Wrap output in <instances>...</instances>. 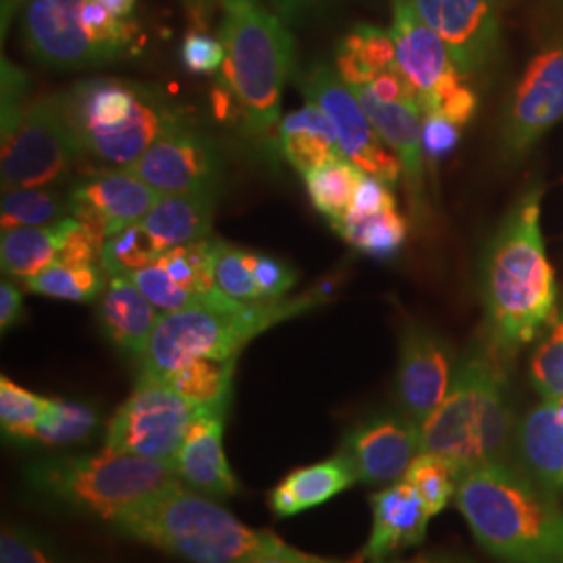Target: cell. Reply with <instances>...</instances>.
<instances>
[{
  "mask_svg": "<svg viewBox=\"0 0 563 563\" xmlns=\"http://www.w3.org/2000/svg\"><path fill=\"white\" fill-rule=\"evenodd\" d=\"M539 186L509 209L483 265L486 328L497 357L509 360L558 320V280L541 232Z\"/></svg>",
  "mask_w": 563,
  "mask_h": 563,
  "instance_id": "1",
  "label": "cell"
},
{
  "mask_svg": "<svg viewBox=\"0 0 563 563\" xmlns=\"http://www.w3.org/2000/svg\"><path fill=\"white\" fill-rule=\"evenodd\" d=\"M474 539L505 563H563V509L507 463L463 470L455 493Z\"/></svg>",
  "mask_w": 563,
  "mask_h": 563,
  "instance_id": "2",
  "label": "cell"
},
{
  "mask_svg": "<svg viewBox=\"0 0 563 563\" xmlns=\"http://www.w3.org/2000/svg\"><path fill=\"white\" fill-rule=\"evenodd\" d=\"M109 523L121 537L188 563H239L278 541L274 532L242 523L225 507L181 483L128 507Z\"/></svg>",
  "mask_w": 563,
  "mask_h": 563,
  "instance_id": "3",
  "label": "cell"
},
{
  "mask_svg": "<svg viewBox=\"0 0 563 563\" xmlns=\"http://www.w3.org/2000/svg\"><path fill=\"white\" fill-rule=\"evenodd\" d=\"M323 297V292H311L290 301L241 302L220 292L211 301L163 313L141 357V374L163 380L195 360L236 362L246 342L309 311Z\"/></svg>",
  "mask_w": 563,
  "mask_h": 563,
  "instance_id": "4",
  "label": "cell"
},
{
  "mask_svg": "<svg viewBox=\"0 0 563 563\" xmlns=\"http://www.w3.org/2000/svg\"><path fill=\"white\" fill-rule=\"evenodd\" d=\"M516 430L501 365L476 353L457 365L444 401L420 423V453H437L463 470L505 463Z\"/></svg>",
  "mask_w": 563,
  "mask_h": 563,
  "instance_id": "5",
  "label": "cell"
},
{
  "mask_svg": "<svg viewBox=\"0 0 563 563\" xmlns=\"http://www.w3.org/2000/svg\"><path fill=\"white\" fill-rule=\"evenodd\" d=\"M220 41L225 46L222 81L257 139L280 125L282 95L295 65L286 23L260 0H220Z\"/></svg>",
  "mask_w": 563,
  "mask_h": 563,
  "instance_id": "6",
  "label": "cell"
},
{
  "mask_svg": "<svg viewBox=\"0 0 563 563\" xmlns=\"http://www.w3.org/2000/svg\"><path fill=\"white\" fill-rule=\"evenodd\" d=\"M25 483L48 501L111 522L128 507L180 481L169 463L104 446L99 453L32 463L25 470Z\"/></svg>",
  "mask_w": 563,
  "mask_h": 563,
  "instance_id": "7",
  "label": "cell"
},
{
  "mask_svg": "<svg viewBox=\"0 0 563 563\" xmlns=\"http://www.w3.org/2000/svg\"><path fill=\"white\" fill-rule=\"evenodd\" d=\"M84 155L88 148L67 92L27 102L13 130L2 134V190L51 186L65 178Z\"/></svg>",
  "mask_w": 563,
  "mask_h": 563,
  "instance_id": "8",
  "label": "cell"
},
{
  "mask_svg": "<svg viewBox=\"0 0 563 563\" xmlns=\"http://www.w3.org/2000/svg\"><path fill=\"white\" fill-rule=\"evenodd\" d=\"M197 409L162 378L141 374L132 395L109 420L104 446L172 465Z\"/></svg>",
  "mask_w": 563,
  "mask_h": 563,
  "instance_id": "9",
  "label": "cell"
},
{
  "mask_svg": "<svg viewBox=\"0 0 563 563\" xmlns=\"http://www.w3.org/2000/svg\"><path fill=\"white\" fill-rule=\"evenodd\" d=\"M301 90L302 97L318 104L332 121L342 153L349 162L390 186L397 184L402 174L399 157L367 120L357 97L342 81L339 71L328 65H316L302 76Z\"/></svg>",
  "mask_w": 563,
  "mask_h": 563,
  "instance_id": "10",
  "label": "cell"
},
{
  "mask_svg": "<svg viewBox=\"0 0 563 563\" xmlns=\"http://www.w3.org/2000/svg\"><path fill=\"white\" fill-rule=\"evenodd\" d=\"M159 195H213L218 197L223 157L216 141L201 128L174 123L141 159L123 167Z\"/></svg>",
  "mask_w": 563,
  "mask_h": 563,
  "instance_id": "11",
  "label": "cell"
},
{
  "mask_svg": "<svg viewBox=\"0 0 563 563\" xmlns=\"http://www.w3.org/2000/svg\"><path fill=\"white\" fill-rule=\"evenodd\" d=\"M393 38L405 78L418 92L422 115L441 113L444 102L467 86L443 38L409 0H393Z\"/></svg>",
  "mask_w": 563,
  "mask_h": 563,
  "instance_id": "12",
  "label": "cell"
},
{
  "mask_svg": "<svg viewBox=\"0 0 563 563\" xmlns=\"http://www.w3.org/2000/svg\"><path fill=\"white\" fill-rule=\"evenodd\" d=\"M563 118V42L528 63L505 107L501 142L509 159H520Z\"/></svg>",
  "mask_w": 563,
  "mask_h": 563,
  "instance_id": "13",
  "label": "cell"
},
{
  "mask_svg": "<svg viewBox=\"0 0 563 563\" xmlns=\"http://www.w3.org/2000/svg\"><path fill=\"white\" fill-rule=\"evenodd\" d=\"M455 372L453 349L441 334L423 323L402 328L395 374V401L402 416L420 426L444 401Z\"/></svg>",
  "mask_w": 563,
  "mask_h": 563,
  "instance_id": "14",
  "label": "cell"
},
{
  "mask_svg": "<svg viewBox=\"0 0 563 563\" xmlns=\"http://www.w3.org/2000/svg\"><path fill=\"white\" fill-rule=\"evenodd\" d=\"M86 0H23L21 34L32 57L48 67L81 69L109 63L84 27Z\"/></svg>",
  "mask_w": 563,
  "mask_h": 563,
  "instance_id": "15",
  "label": "cell"
},
{
  "mask_svg": "<svg viewBox=\"0 0 563 563\" xmlns=\"http://www.w3.org/2000/svg\"><path fill=\"white\" fill-rule=\"evenodd\" d=\"M220 242L205 239L174 246L157 262L128 274V278L162 313L211 301L222 292L216 284Z\"/></svg>",
  "mask_w": 563,
  "mask_h": 563,
  "instance_id": "16",
  "label": "cell"
},
{
  "mask_svg": "<svg viewBox=\"0 0 563 563\" xmlns=\"http://www.w3.org/2000/svg\"><path fill=\"white\" fill-rule=\"evenodd\" d=\"M365 484L399 483L420 453V426L401 411L374 413L346 430L341 449Z\"/></svg>",
  "mask_w": 563,
  "mask_h": 563,
  "instance_id": "17",
  "label": "cell"
},
{
  "mask_svg": "<svg viewBox=\"0 0 563 563\" xmlns=\"http://www.w3.org/2000/svg\"><path fill=\"white\" fill-rule=\"evenodd\" d=\"M443 38L465 78L481 74L499 48L497 0H409Z\"/></svg>",
  "mask_w": 563,
  "mask_h": 563,
  "instance_id": "18",
  "label": "cell"
},
{
  "mask_svg": "<svg viewBox=\"0 0 563 563\" xmlns=\"http://www.w3.org/2000/svg\"><path fill=\"white\" fill-rule=\"evenodd\" d=\"M162 197L146 181L121 167L76 181L69 190L71 218L92 225L104 239L142 222Z\"/></svg>",
  "mask_w": 563,
  "mask_h": 563,
  "instance_id": "19",
  "label": "cell"
},
{
  "mask_svg": "<svg viewBox=\"0 0 563 563\" xmlns=\"http://www.w3.org/2000/svg\"><path fill=\"white\" fill-rule=\"evenodd\" d=\"M228 402L199 407L172 467L178 481L207 497H232L239 481L223 451V422Z\"/></svg>",
  "mask_w": 563,
  "mask_h": 563,
  "instance_id": "20",
  "label": "cell"
},
{
  "mask_svg": "<svg viewBox=\"0 0 563 563\" xmlns=\"http://www.w3.org/2000/svg\"><path fill=\"white\" fill-rule=\"evenodd\" d=\"M351 88V86H349ZM362 104L367 120L376 132L399 157L402 176L407 181L413 213L422 218L423 202V151H422V107L418 102H386L374 97L365 86L351 88Z\"/></svg>",
  "mask_w": 563,
  "mask_h": 563,
  "instance_id": "21",
  "label": "cell"
},
{
  "mask_svg": "<svg viewBox=\"0 0 563 563\" xmlns=\"http://www.w3.org/2000/svg\"><path fill=\"white\" fill-rule=\"evenodd\" d=\"M369 504L374 522L367 544L360 555L362 562H383L384 558L405 547L422 543L432 516L409 484L405 481L393 483L372 495Z\"/></svg>",
  "mask_w": 563,
  "mask_h": 563,
  "instance_id": "22",
  "label": "cell"
},
{
  "mask_svg": "<svg viewBox=\"0 0 563 563\" xmlns=\"http://www.w3.org/2000/svg\"><path fill=\"white\" fill-rule=\"evenodd\" d=\"M514 446L528 478L551 493L563 490V399H544L526 413Z\"/></svg>",
  "mask_w": 563,
  "mask_h": 563,
  "instance_id": "23",
  "label": "cell"
},
{
  "mask_svg": "<svg viewBox=\"0 0 563 563\" xmlns=\"http://www.w3.org/2000/svg\"><path fill=\"white\" fill-rule=\"evenodd\" d=\"M162 316L128 276H111L99 305V322L104 336L123 353L141 360Z\"/></svg>",
  "mask_w": 563,
  "mask_h": 563,
  "instance_id": "24",
  "label": "cell"
},
{
  "mask_svg": "<svg viewBox=\"0 0 563 563\" xmlns=\"http://www.w3.org/2000/svg\"><path fill=\"white\" fill-rule=\"evenodd\" d=\"M355 483L360 481L353 465L342 453H336L323 462L292 470L269 493L267 504L276 516L290 518L311 507L328 504Z\"/></svg>",
  "mask_w": 563,
  "mask_h": 563,
  "instance_id": "25",
  "label": "cell"
},
{
  "mask_svg": "<svg viewBox=\"0 0 563 563\" xmlns=\"http://www.w3.org/2000/svg\"><path fill=\"white\" fill-rule=\"evenodd\" d=\"M278 151L301 176L323 163L344 157L332 121L318 104L309 101L280 121Z\"/></svg>",
  "mask_w": 563,
  "mask_h": 563,
  "instance_id": "26",
  "label": "cell"
},
{
  "mask_svg": "<svg viewBox=\"0 0 563 563\" xmlns=\"http://www.w3.org/2000/svg\"><path fill=\"white\" fill-rule=\"evenodd\" d=\"M216 213L213 195H167L155 202L142 225L163 251L205 241Z\"/></svg>",
  "mask_w": 563,
  "mask_h": 563,
  "instance_id": "27",
  "label": "cell"
},
{
  "mask_svg": "<svg viewBox=\"0 0 563 563\" xmlns=\"http://www.w3.org/2000/svg\"><path fill=\"white\" fill-rule=\"evenodd\" d=\"M395 67H399V60L390 30L362 23L336 48V71L351 88L363 86Z\"/></svg>",
  "mask_w": 563,
  "mask_h": 563,
  "instance_id": "28",
  "label": "cell"
},
{
  "mask_svg": "<svg viewBox=\"0 0 563 563\" xmlns=\"http://www.w3.org/2000/svg\"><path fill=\"white\" fill-rule=\"evenodd\" d=\"M65 220L53 225L15 228V230L2 232V239H0L2 272L7 276L27 282L42 274L46 267L59 262Z\"/></svg>",
  "mask_w": 563,
  "mask_h": 563,
  "instance_id": "29",
  "label": "cell"
},
{
  "mask_svg": "<svg viewBox=\"0 0 563 563\" xmlns=\"http://www.w3.org/2000/svg\"><path fill=\"white\" fill-rule=\"evenodd\" d=\"M362 174V169L355 163L341 157L334 162L323 163L302 176L313 207L332 223L334 230L341 228L351 209Z\"/></svg>",
  "mask_w": 563,
  "mask_h": 563,
  "instance_id": "30",
  "label": "cell"
},
{
  "mask_svg": "<svg viewBox=\"0 0 563 563\" xmlns=\"http://www.w3.org/2000/svg\"><path fill=\"white\" fill-rule=\"evenodd\" d=\"M2 232L15 228H38L53 225L65 218H71L69 192L57 188H15L2 195Z\"/></svg>",
  "mask_w": 563,
  "mask_h": 563,
  "instance_id": "31",
  "label": "cell"
},
{
  "mask_svg": "<svg viewBox=\"0 0 563 563\" xmlns=\"http://www.w3.org/2000/svg\"><path fill=\"white\" fill-rule=\"evenodd\" d=\"M25 284L42 297L92 302L107 288V272L101 263H55Z\"/></svg>",
  "mask_w": 563,
  "mask_h": 563,
  "instance_id": "32",
  "label": "cell"
},
{
  "mask_svg": "<svg viewBox=\"0 0 563 563\" xmlns=\"http://www.w3.org/2000/svg\"><path fill=\"white\" fill-rule=\"evenodd\" d=\"M336 232L374 260H393L407 241V220L393 207L367 218H344Z\"/></svg>",
  "mask_w": 563,
  "mask_h": 563,
  "instance_id": "33",
  "label": "cell"
},
{
  "mask_svg": "<svg viewBox=\"0 0 563 563\" xmlns=\"http://www.w3.org/2000/svg\"><path fill=\"white\" fill-rule=\"evenodd\" d=\"M234 363L236 362L195 360V362L184 363L163 380L195 407L220 405L230 399Z\"/></svg>",
  "mask_w": 563,
  "mask_h": 563,
  "instance_id": "34",
  "label": "cell"
},
{
  "mask_svg": "<svg viewBox=\"0 0 563 563\" xmlns=\"http://www.w3.org/2000/svg\"><path fill=\"white\" fill-rule=\"evenodd\" d=\"M99 428V413L80 401L48 399L46 413L36 426L30 443L69 446L88 441Z\"/></svg>",
  "mask_w": 563,
  "mask_h": 563,
  "instance_id": "35",
  "label": "cell"
},
{
  "mask_svg": "<svg viewBox=\"0 0 563 563\" xmlns=\"http://www.w3.org/2000/svg\"><path fill=\"white\" fill-rule=\"evenodd\" d=\"M402 481L409 484L428 507L430 516H439L451 499H455L460 484V467L437 453H418L407 467Z\"/></svg>",
  "mask_w": 563,
  "mask_h": 563,
  "instance_id": "36",
  "label": "cell"
},
{
  "mask_svg": "<svg viewBox=\"0 0 563 563\" xmlns=\"http://www.w3.org/2000/svg\"><path fill=\"white\" fill-rule=\"evenodd\" d=\"M163 253L142 222L132 223L104 241L101 265L109 276H128L157 262Z\"/></svg>",
  "mask_w": 563,
  "mask_h": 563,
  "instance_id": "37",
  "label": "cell"
},
{
  "mask_svg": "<svg viewBox=\"0 0 563 563\" xmlns=\"http://www.w3.org/2000/svg\"><path fill=\"white\" fill-rule=\"evenodd\" d=\"M46 397L34 395L7 376L0 378V423L7 439L30 443L36 426L46 413Z\"/></svg>",
  "mask_w": 563,
  "mask_h": 563,
  "instance_id": "38",
  "label": "cell"
},
{
  "mask_svg": "<svg viewBox=\"0 0 563 563\" xmlns=\"http://www.w3.org/2000/svg\"><path fill=\"white\" fill-rule=\"evenodd\" d=\"M216 284L225 297L241 302H263L253 276V253L220 242L216 260Z\"/></svg>",
  "mask_w": 563,
  "mask_h": 563,
  "instance_id": "39",
  "label": "cell"
},
{
  "mask_svg": "<svg viewBox=\"0 0 563 563\" xmlns=\"http://www.w3.org/2000/svg\"><path fill=\"white\" fill-rule=\"evenodd\" d=\"M530 378L544 399H563V305L551 332L532 355Z\"/></svg>",
  "mask_w": 563,
  "mask_h": 563,
  "instance_id": "40",
  "label": "cell"
},
{
  "mask_svg": "<svg viewBox=\"0 0 563 563\" xmlns=\"http://www.w3.org/2000/svg\"><path fill=\"white\" fill-rule=\"evenodd\" d=\"M0 563H65L57 549L27 528L4 526L0 532Z\"/></svg>",
  "mask_w": 563,
  "mask_h": 563,
  "instance_id": "41",
  "label": "cell"
},
{
  "mask_svg": "<svg viewBox=\"0 0 563 563\" xmlns=\"http://www.w3.org/2000/svg\"><path fill=\"white\" fill-rule=\"evenodd\" d=\"M181 63L188 71L209 76L216 74L225 60V46L220 38H213L202 32H190L180 48Z\"/></svg>",
  "mask_w": 563,
  "mask_h": 563,
  "instance_id": "42",
  "label": "cell"
},
{
  "mask_svg": "<svg viewBox=\"0 0 563 563\" xmlns=\"http://www.w3.org/2000/svg\"><path fill=\"white\" fill-rule=\"evenodd\" d=\"M462 141V128L441 113H426L422 120L423 159L439 163L446 159Z\"/></svg>",
  "mask_w": 563,
  "mask_h": 563,
  "instance_id": "43",
  "label": "cell"
},
{
  "mask_svg": "<svg viewBox=\"0 0 563 563\" xmlns=\"http://www.w3.org/2000/svg\"><path fill=\"white\" fill-rule=\"evenodd\" d=\"M253 276L263 302L280 301L297 282V274L288 263L262 253H253Z\"/></svg>",
  "mask_w": 563,
  "mask_h": 563,
  "instance_id": "44",
  "label": "cell"
},
{
  "mask_svg": "<svg viewBox=\"0 0 563 563\" xmlns=\"http://www.w3.org/2000/svg\"><path fill=\"white\" fill-rule=\"evenodd\" d=\"M27 76L18 65L2 59V111H0V130L7 134L20 121L27 102Z\"/></svg>",
  "mask_w": 563,
  "mask_h": 563,
  "instance_id": "45",
  "label": "cell"
},
{
  "mask_svg": "<svg viewBox=\"0 0 563 563\" xmlns=\"http://www.w3.org/2000/svg\"><path fill=\"white\" fill-rule=\"evenodd\" d=\"M393 207H397V201L390 190V184L363 172L346 218H367Z\"/></svg>",
  "mask_w": 563,
  "mask_h": 563,
  "instance_id": "46",
  "label": "cell"
},
{
  "mask_svg": "<svg viewBox=\"0 0 563 563\" xmlns=\"http://www.w3.org/2000/svg\"><path fill=\"white\" fill-rule=\"evenodd\" d=\"M239 563H363L360 558L342 562V560H332V558H320V555H311V553H302L299 549L284 543L278 539L276 543L265 547L262 551L244 558Z\"/></svg>",
  "mask_w": 563,
  "mask_h": 563,
  "instance_id": "47",
  "label": "cell"
},
{
  "mask_svg": "<svg viewBox=\"0 0 563 563\" xmlns=\"http://www.w3.org/2000/svg\"><path fill=\"white\" fill-rule=\"evenodd\" d=\"M23 297L21 290L13 282L2 280L0 284V328L2 332L15 328L23 322Z\"/></svg>",
  "mask_w": 563,
  "mask_h": 563,
  "instance_id": "48",
  "label": "cell"
},
{
  "mask_svg": "<svg viewBox=\"0 0 563 563\" xmlns=\"http://www.w3.org/2000/svg\"><path fill=\"white\" fill-rule=\"evenodd\" d=\"M286 25L299 23L320 11L328 0H263Z\"/></svg>",
  "mask_w": 563,
  "mask_h": 563,
  "instance_id": "49",
  "label": "cell"
},
{
  "mask_svg": "<svg viewBox=\"0 0 563 563\" xmlns=\"http://www.w3.org/2000/svg\"><path fill=\"white\" fill-rule=\"evenodd\" d=\"M376 563H472L467 558L455 555V553H443V551H434V553H422L416 555L411 560H397V562H376Z\"/></svg>",
  "mask_w": 563,
  "mask_h": 563,
  "instance_id": "50",
  "label": "cell"
},
{
  "mask_svg": "<svg viewBox=\"0 0 563 563\" xmlns=\"http://www.w3.org/2000/svg\"><path fill=\"white\" fill-rule=\"evenodd\" d=\"M99 2L120 20H128L136 9V0H99Z\"/></svg>",
  "mask_w": 563,
  "mask_h": 563,
  "instance_id": "51",
  "label": "cell"
},
{
  "mask_svg": "<svg viewBox=\"0 0 563 563\" xmlns=\"http://www.w3.org/2000/svg\"><path fill=\"white\" fill-rule=\"evenodd\" d=\"M186 2H188L190 7L201 9V7H207V4H209V7H213V2H216V0H186Z\"/></svg>",
  "mask_w": 563,
  "mask_h": 563,
  "instance_id": "52",
  "label": "cell"
}]
</instances>
